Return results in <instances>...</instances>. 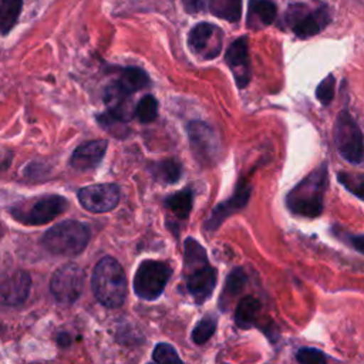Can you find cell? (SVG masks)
Masks as SVG:
<instances>
[{
  "label": "cell",
  "instance_id": "6da1fadb",
  "mask_svg": "<svg viewBox=\"0 0 364 364\" xmlns=\"http://www.w3.org/2000/svg\"><path fill=\"white\" fill-rule=\"evenodd\" d=\"M183 279L198 304L209 300L216 286V270L210 266L202 245L193 237H186L183 242Z\"/></svg>",
  "mask_w": 364,
  "mask_h": 364
},
{
  "label": "cell",
  "instance_id": "7a4b0ae2",
  "mask_svg": "<svg viewBox=\"0 0 364 364\" xmlns=\"http://www.w3.org/2000/svg\"><path fill=\"white\" fill-rule=\"evenodd\" d=\"M327 182V166L321 165L316 168L287 193L286 205L289 210L306 218L318 216L323 210Z\"/></svg>",
  "mask_w": 364,
  "mask_h": 364
},
{
  "label": "cell",
  "instance_id": "3957f363",
  "mask_svg": "<svg viewBox=\"0 0 364 364\" xmlns=\"http://www.w3.org/2000/svg\"><path fill=\"white\" fill-rule=\"evenodd\" d=\"M91 287L105 307H119L127 296V277L122 266L111 256L102 257L92 272Z\"/></svg>",
  "mask_w": 364,
  "mask_h": 364
},
{
  "label": "cell",
  "instance_id": "277c9868",
  "mask_svg": "<svg viewBox=\"0 0 364 364\" xmlns=\"http://www.w3.org/2000/svg\"><path fill=\"white\" fill-rule=\"evenodd\" d=\"M90 240V229L78 220H64L48 229L41 243L53 255L75 256L81 253Z\"/></svg>",
  "mask_w": 364,
  "mask_h": 364
},
{
  "label": "cell",
  "instance_id": "5b68a950",
  "mask_svg": "<svg viewBox=\"0 0 364 364\" xmlns=\"http://www.w3.org/2000/svg\"><path fill=\"white\" fill-rule=\"evenodd\" d=\"M68 206L64 196L43 195L34 199L23 200L10 208V215L24 225H44L61 215Z\"/></svg>",
  "mask_w": 364,
  "mask_h": 364
},
{
  "label": "cell",
  "instance_id": "8992f818",
  "mask_svg": "<svg viewBox=\"0 0 364 364\" xmlns=\"http://www.w3.org/2000/svg\"><path fill=\"white\" fill-rule=\"evenodd\" d=\"M172 276V267L161 260H144L134 276V291L144 300L158 299L168 280Z\"/></svg>",
  "mask_w": 364,
  "mask_h": 364
},
{
  "label": "cell",
  "instance_id": "52a82bcc",
  "mask_svg": "<svg viewBox=\"0 0 364 364\" xmlns=\"http://www.w3.org/2000/svg\"><path fill=\"white\" fill-rule=\"evenodd\" d=\"M334 141L340 155L346 161L354 165H360L363 162V134L347 109L340 111L337 115Z\"/></svg>",
  "mask_w": 364,
  "mask_h": 364
},
{
  "label": "cell",
  "instance_id": "ba28073f",
  "mask_svg": "<svg viewBox=\"0 0 364 364\" xmlns=\"http://www.w3.org/2000/svg\"><path fill=\"white\" fill-rule=\"evenodd\" d=\"M82 284V269L75 263H67L54 272L50 280V290L60 304H73L80 297Z\"/></svg>",
  "mask_w": 364,
  "mask_h": 364
},
{
  "label": "cell",
  "instance_id": "9c48e42d",
  "mask_svg": "<svg viewBox=\"0 0 364 364\" xmlns=\"http://www.w3.org/2000/svg\"><path fill=\"white\" fill-rule=\"evenodd\" d=\"M286 21L291 26V30L297 37L307 38L316 36L328 24L330 11L327 6L303 11L301 4H293L286 14Z\"/></svg>",
  "mask_w": 364,
  "mask_h": 364
},
{
  "label": "cell",
  "instance_id": "30bf717a",
  "mask_svg": "<svg viewBox=\"0 0 364 364\" xmlns=\"http://www.w3.org/2000/svg\"><path fill=\"white\" fill-rule=\"evenodd\" d=\"M77 196L84 209L92 213H104L118 205L119 188L114 183H97L81 188Z\"/></svg>",
  "mask_w": 364,
  "mask_h": 364
},
{
  "label": "cell",
  "instance_id": "8fae6325",
  "mask_svg": "<svg viewBox=\"0 0 364 364\" xmlns=\"http://www.w3.org/2000/svg\"><path fill=\"white\" fill-rule=\"evenodd\" d=\"M193 155L202 162H213L219 152V141L216 132L203 121H192L186 127Z\"/></svg>",
  "mask_w": 364,
  "mask_h": 364
},
{
  "label": "cell",
  "instance_id": "7c38bea8",
  "mask_svg": "<svg viewBox=\"0 0 364 364\" xmlns=\"http://www.w3.org/2000/svg\"><path fill=\"white\" fill-rule=\"evenodd\" d=\"M189 47L205 60L215 58L222 48V31L210 23H199L188 34Z\"/></svg>",
  "mask_w": 364,
  "mask_h": 364
},
{
  "label": "cell",
  "instance_id": "4fadbf2b",
  "mask_svg": "<svg viewBox=\"0 0 364 364\" xmlns=\"http://www.w3.org/2000/svg\"><path fill=\"white\" fill-rule=\"evenodd\" d=\"M31 289V277L24 270H17L0 277V306L17 307L23 304Z\"/></svg>",
  "mask_w": 364,
  "mask_h": 364
},
{
  "label": "cell",
  "instance_id": "5bb4252c",
  "mask_svg": "<svg viewBox=\"0 0 364 364\" xmlns=\"http://www.w3.org/2000/svg\"><path fill=\"white\" fill-rule=\"evenodd\" d=\"M226 64L230 68L233 78L236 81V85L239 88H245L252 77L250 70V57H249V48H247V40L246 37L236 38L226 51Z\"/></svg>",
  "mask_w": 364,
  "mask_h": 364
},
{
  "label": "cell",
  "instance_id": "9a60e30c",
  "mask_svg": "<svg viewBox=\"0 0 364 364\" xmlns=\"http://www.w3.org/2000/svg\"><path fill=\"white\" fill-rule=\"evenodd\" d=\"M250 192H252L250 185H249L246 181L240 179V181L237 182V186H236L235 193H233L228 200L219 203V205L213 209L210 218H209V219L206 220V223H205V228H206L208 230H215V229H218V226H219L228 216H230L233 212H237L239 209H242V208L247 203L249 196H250Z\"/></svg>",
  "mask_w": 364,
  "mask_h": 364
},
{
  "label": "cell",
  "instance_id": "2e32d148",
  "mask_svg": "<svg viewBox=\"0 0 364 364\" xmlns=\"http://www.w3.org/2000/svg\"><path fill=\"white\" fill-rule=\"evenodd\" d=\"M107 141L95 139L77 146L70 158V165L77 171H88L95 168L107 152Z\"/></svg>",
  "mask_w": 364,
  "mask_h": 364
},
{
  "label": "cell",
  "instance_id": "e0dca14e",
  "mask_svg": "<svg viewBox=\"0 0 364 364\" xmlns=\"http://www.w3.org/2000/svg\"><path fill=\"white\" fill-rule=\"evenodd\" d=\"M277 9L272 0H249L247 10V27L259 30L273 23L276 18Z\"/></svg>",
  "mask_w": 364,
  "mask_h": 364
},
{
  "label": "cell",
  "instance_id": "ac0fdd59",
  "mask_svg": "<svg viewBox=\"0 0 364 364\" xmlns=\"http://www.w3.org/2000/svg\"><path fill=\"white\" fill-rule=\"evenodd\" d=\"M262 313V303L253 297H243L235 311V321L240 328H249L253 326H259Z\"/></svg>",
  "mask_w": 364,
  "mask_h": 364
},
{
  "label": "cell",
  "instance_id": "d6986e66",
  "mask_svg": "<svg viewBox=\"0 0 364 364\" xmlns=\"http://www.w3.org/2000/svg\"><path fill=\"white\" fill-rule=\"evenodd\" d=\"M246 274L242 269L236 267L233 269L229 276L226 277V282H225V287L220 293V299H219V307L222 310H226L228 304L243 290L245 284H246Z\"/></svg>",
  "mask_w": 364,
  "mask_h": 364
},
{
  "label": "cell",
  "instance_id": "ffe728a7",
  "mask_svg": "<svg viewBox=\"0 0 364 364\" xmlns=\"http://www.w3.org/2000/svg\"><path fill=\"white\" fill-rule=\"evenodd\" d=\"M115 81L129 95L136 92V91H139V90H142V88H145L149 84V78H148L146 73L144 70H141V68H136V67L125 68L121 73L119 78L115 80Z\"/></svg>",
  "mask_w": 364,
  "mask_h": 364
},
{
  "label": "cell",
  "instance_id": "44dd1931",
  "mask_svg": "<svg viewBox=\"0 0 364 364\" xmlns=\"http://www.w3.org/2000/svg\"><path fill=\"white\" fill-rule=\"evenodd\" d=\"M209 11L226 21L236 23L242 14V0H209Z\"/></svg>",
  "mask_w": 364,
  "mask_h": 364
},
{
  "label": "cell",
  "instance_id": "7402d4cb",
  "mask_svg": "<svg viewBox=\"0 0 364 364\" xmlns=\"http://www.w3.org/2000/svg\"><path fill=\"white\" fill-rule=\"evenodd\" d=\"M193 195L191 189L179 191L165 199V206L179 219H186L192 210Z\"/></svg>",
  "mask_w": 364,
  "mask_h": 364
},
{
  "label": "cell",
  "instance_id": "603a6c76",
  "mask_svg": "<svg viewBox=\"0 0 364 364\" xmlns=\"http://www.w3.org/2000/svg\"><path fill=\"white\" fill-rule=\"evenodd\" d=\"M23 0H0V31L7 34L20 16Z\"/></svg>",
  "mask_w": 364,
  "mask_h": 364
},
{
  "label": "cell",
  "instance_id": "cb8c5ba5",
  "mask_svg": "<svg viewBox=\"0 0 364 364\" xmlns=\"http://www.w3.org/2000/svg\"><path fill=\"white\" fill-rule=\"evenodd\" d=\"M151 173L162 181V182H166V183H175L179 176H181V172H182V168H181V164L176 162L175 159H164V161H159L154 165H151Z\"/></svg>",
  "mask_w": 364,
  "mask_h": 364
},
{
  "label": "cell",
  "instance_id": "d4e9b609",
  "mask_svg": "<svg viewBox=\"0 0 364 364\" xmlns=\"http://www.w3.org/2000/svg\"><path fill=\"white\" fill-rule=\"evenodd\" d=\"M216 326H218V320L213 314H206L203 316L198 323L196 326L193 327L192 330V340L196 343V344H203L206 343L215 333L216 330Z\"/></svg>",
  "mask_w": 364,
  "mask_h": 364
},
{
  "label": "cell",
  "instance_id": "484cf974",
  "mask_svg": "<svg viewBox=\"0 0 364 364\" xmlns=\"http://www.w3.org/2000/svg\"><path fill=\"white\" fill-rule=\"evenodd\" d=\"M134 115L139 119V122H152L158 117V101L155 100V97H152L151 94L144 95L138 101L134 109Z\"/></svg>",
  "mask_w": 364,
  "mask_h": 364
},
{
  "label": "cell",
  "instance_id": "4316f807",
  "mask_svg": "<svg viewBox=\"0 0 364 364\" xmlns=\"http://www.w3.org/2000/svg\"><path fill=\"white\" fill-rule=\"evenodd\" d=\"M152 358L156 364H183L176 350L168 343H159L155 346Z\"/></svg>",
  "mask_w": 364,
  "mask_h": 364
},
{
  "label": "cell",
  "instance_id": "83f0119b",
  "mask_svg": "<svg viewBox=\"0 0 364 364\" xmlns=\"http://www.w3.org/2000/svg\"><path fill=\"white\" fill-rule=\"evenodd\" d=\"M98 122L101 127H104L108 132L115 134L117 136H124L125 135V122L122 118L111 114V112H105L102 115L98 117Z\"/></svg>",
  "mask_w": 364,
  "mask_h": 364
},
{
  "label": "cell",
  "instance_id": "f1b7e54d",
  "mask_svg": "<svg viewBox=\"0 0 364 364\" xmlns=\"http://www.w3.org/2000/svg\"><path fill=\"white\" fill-rule=\"evenodd\" d=\"M334 91H336V78L334 75L328 74L317 87L316 90V97L317 100L323 104L327 105L333 101L334 98Z\"/></svg>",
  "mask_w": 364,
  "mask_h": 364
},
{
  "label": "cell",
  "instance_id": "f546056e",
  "mask_svg": "<svg viewBox=\"0 0 364 364\" xmlns=\"http://www.w3.org/2000/svg\"><path fill=\"white\" fill-rule=\"evenodd\" d=\"M296 358L300 364H327V357L323 354V351L311 347L300 348Z\"/></svg>",
  "mask_w": 364,
  "mask_h": 364
},
{
  "label": "cell",
  "instance_id": "4dcf8cb0",
  "mask_svg": "<svg viewBox=\"0 0 364 364\" xmlns=\"http://www.w3.org/2000/svg\"><path fill=\"white\" fill-rule=\"evenodd\" d=\"M338 181L354 195H357L360 199L363 198V176L361 175H348V173H338Z\"/></svg>",
  "mask_w": 364,
  "mask_h": 364
},
{
  "label": "cell",
  "instance_id": "1f68e13d",
  "mask_svg": "<svg viewBox=\"0 0 364 364\" xmlns=\"http://www.w3.org/2000/svg\"><path fill=\"white\" fill-rule=\"evenodd\" d=\"M209 0H182L183 9L186 10V13H199L202 11Z\"/></svg>",
  "mask_w": 364,
  "mask_h": 364
}]
</instances>
